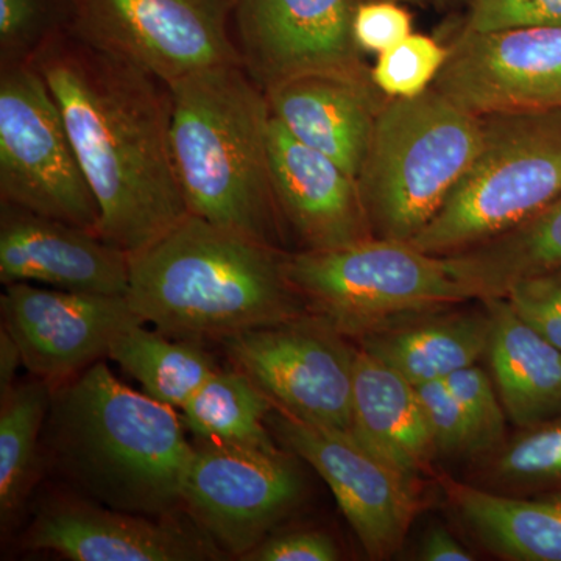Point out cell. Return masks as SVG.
Returning <instances> with one entry per match:
<instances>
[{"label":"cell","mask_w":561,"mask_h":561,"mask_svg":"<svg viewBox=\"0 0 561 561\" xmlns=\"http://www.w3.org/2000/svg\"><path fill=\"white\" fill-rule=\"evenodd\" d=\"M31 61L58 103L98 201L103 241L130 256L190 216L173 164L168 83L68 27Z\"/></svg>","instance_id":"obj_1"},{"label":"cell","mask_w":561,"mask_h":561,"mask_svg":"<svg viewBox=\"0 0 561 561\" xmlns=\"http://www.w3.org/2000/svg\"><path fill=\"white\" fill-rule=\"evenodd\" d=\"M171 405L122 383L95 362L54 391L46 445L84 500L138 515H171L192 448Z\"/></svg>","instance_id":"obj_2"},{"label":"cell","mask_w":561,"mask_h":561,"mask_svg":"<svg viewBox=\"0 0 561 561\" xmlns=\"http://www.w3.org/2000/svg\"><path fill=\"white\" fill-rule=\"evenodd\" d=\"M127 300L144 323L183 339H221L301 317L286 254L202 217L130 254Z\"/></svg>","instance_id":"obj_3"},{"label":"cell","mask_w":561,"mask_h":561,"mask_svg":"<svg viewBox=\"0 0 561 561\" xmlns=\"http://www.w3.org/2000/svg\"><path fill=\"white\" fill-rule=\"evenodd\" d=\"M173 164L187 210L278 249L267 95L239 62L169 84Z\"/></svg>","instance_id":"obj_4"},{"label":"cell","mask_w":561,"mask_h":561,"mask_svg":"<svg viewBox=\"0 0 561 561\" xmlns=\"http://www.w3.org/2000/svg\"><path fill=\"white\" fill-rule=\"evenodd\" d=\"M481 117L427 90L382 106L357 187L375 238L411 242L468 171L479 144Z\"/></svg>","instance_id":"obj_5"},{"label":"cell","mask_w":561,"mask_h":561,"mask_svg":"<svg viewBox=\"0 0 561 561\" xmlns=\"http://www.w3.org/2000/svg\"><path fill=\"white\" fill-rule=\"evenodd\" d=\"M481 144L440 213L411 242L435 256L513 230L561 195V106L481 117Z\"/></svg>","instance_id":"obj_6"},{"label":"cell","mask_w":561,"mask_h":561,"mask_svg":"<svg viewBox=\"0 0 561 561\" xmlns=\"http://www.w3.org/2000/svg\"><path fill=\"white\" fill-rule=\"evenodd\" d=\"M286 275L312 316L343 335L365 337L398 319L472 300L448 257L387 239L286 254Z\"/></svg>","instance_id":"obj_7"},{"label":"cell","mask_w":561,"mask_h":561,"mask_svg":"<svg viewBox=\"0 0 561 561\" xmlns=\"http://www.w3.org/2000/svg\"><path fill=\"white\" fill-rule=\"evenodd\" d=\"M0 201L98 232L101 210L32 61L0 68Z\"/></svg>","instance_id":"obj_8"},{"label":"cell","mask_w":561,"mask_h":561,"mask_svg":"<svg viewBox=\"0 0 561 561\" xmlns=\"http://www.w3.org/2000/svg\"><path fill=\"white\" fill-rule=\"evenodd\" d=\"M66 27L103 51L173 81L239 62L231 0H65Z\"/></svg>","instance_id":"obj_9"},{"label":"cell","mask_w":561,"mask_h":561,"mask_svg":"<svg viewBox=\"0 0 561 561\" xmlns=\"http://www.w3.org/2000/svg\"><path fill=\"white\" fill-rule=\"evenodd\" d=\"M220 342L234 367L247 373L280 411L316 426L353 430L357 350L327 321L298 317Z\"/></svg>","instance_id":"obj_10"},{"label":"cell","mask_w":561,"mask_h":561,"mask_svg":"<svg viewBox=\"0 0 561 561\" xmlns=\"http://www.w3.org/2000/svg\"><path fill=\"white\" fill-rule=\"evenodd\" d=\"M300 471L286 454L228 443L192 448L181 504L221 551L243 559L302 497Z\"/></svg>","instance_id":"obj_11"},{"label":"cell","mask_w":561,"mask_h":561,"mask_svg":"<svg viewBox=\"0 0 561 561\" xmlns=\"http://www.w3.org/2000/svg\"><path fill=\"white\" fill-rule=\"evenodd\" d=\"M268 427L328 483L371 559L400 551L420 505L412 478L373 453L353 432L316 426L280 409L268 416Z\"/></svg>","instance_id":"obj_12"},{"label":"cell","mask_w":561,"mask_h":561,"mask_svg":"<svg viewBox=\"0 0 561 561\" xmlns=\"http://www.w3.org/2000/svg\"><path fill=\"white\" fill-rule=\"evenodd\" d=\"M354 0H231L242 68L262 91L317 73L371 77L353 36Z\"/></svg>","instance_id":"obj_13"},{"label":"cell","mask_w":561,"mask_h":561,"mask_svg":"<svg viewBox=\"0 0 561 561\" xmlns=\"http://www.w3.org/2000/svg\"><path fill=\"white\" fill-rule=\"evenodd\" d=\"M0 305L3 328L20 346L22 365L55 389L106 356L122 330L144 321L127 297L31 283L7 284Z\"/></svg>","instance_id":"obj_14"},{"label":"cell","mask_w":561,"mask_h":561,"mask_svg":"<svg viewBox=\"0 0 561 561\" xmlns=\"http://www.w3.org/2000/svg\"><path fill=\"white\" fill-rule=\"evenodd\" d=\"M432 90L474 114L546 108L561 94V27L461 31Z\"/></svg>","instance_id":"obj_15"},{"label":"cell","mask_w":561,"mask_h":561,"mask_svg":"<svg viewBox=\"0 0 561 561\" xmlns=\"http://www.w3.org/2000/svg\"><path fill=\"white\" fill-rule=\"evenodd\" d=\"M28 546L73 561H205L221 549L192 519L114 511L92 502H57L38 513Z\"/></svg>","instance_id":"obj_16"},{"label":"cell","mask_w":561,"mask_h":561,"mask_svg":"<svg viewBox=\"0 0 561 561\" xmlns=\"http://www.w3.org/2000/svg\"><path fill=\"white\" fill-rule=\"evenodd\" d=\"M0 280L127 297L130 256L98 232L2 203Z\"/></svg>","instance_id":"obj_17"},{"label":"cell","mask_w":561,"mask_h":561,"mask_svg":"<svg viewBox=\"0 0 561 561\" xmlns=\"http://www.w3.org/2000/svg\"><path fill=\"white\" fill-rule=\"evenodd\" d=\"M268 153L280 220L289 225L302 251L345 249L375 238L356 179L294 138L275 117Z\"/></svg>","instance_id":"obj_18"},{"label":"cell","mask_w":561,"mask_h":561,"mask_svg":"<svg viewBox=\"0 0 561 561\" xmlns=\"http://www.w3.org/2000/svg\"><path fill=\"white\" fill-rule=\"evenodd\" d=\"M265 95L272 117L294 138L357 179L376 119L389 101L371 77L317 73L286 81Z\"/></svg>","instance_id":"obj_19"},{"label":"cell","mask_w":561,"mask_h":561,"mask_svg":"<svg viewBox=\"0 0 561 561\" xmlns=\"http://www.w3.org/2000/svg\"><path fill=\"white\" fill-rule=\"evenodd\" d=\"M351 432L412 479L438 454L416 386L362 348L354 360Z\"/></svg>","instance_id":"obj_20"},{"label":"cell","mask_w":561,"mask_h":561,"mask_svg":"<svg viewBox=\"0 0 561 561\" xmlns=\"http://www.w3.org/2000/svg\"><path fill=\"white\" fill-rule=\"evenodd\" d=\"M494 386L519 430L561 413V350L518 316L504 297L486 298Z\"/></svg>","instance_id":"obj_21"},{"label":"cell","mask_w":561,"mask_h":561,"mask_svg":"<svg viewBox=\"0 0 561 561\" xmlns=\"http://www.w3.org/2000/svg\"><path fill=\"white\" fill-rule=\"evenodd\" d=\"M490 335L489 311L451 312L371 332L362 337V350L419 387L476 365L489 351Z\"/></svg>","instance_id":"obj_22"},{"label":"cell","mask_w":561,"mask_h":561,"mask_svg":"<svg viewBox=\"0 0 561 561\" xmlns=\"http://www.w3.org/2000/svg\"><path fill=\"white\" fill-rule=\"evenodd\" d=\"M454 511L491 552L516 561H561V493L513 497L463 483L448 489Z\"/></svg>","instance_id":"obj_23"},{"label":"cell","mask_w":561,"mask_h":561,"mask_svg":"<svg viewBox=\"0 0 561 561\" xmlns=\"http://www.w3.org/2000/svg\"><path fill=\"white\" fill-rule=\"evenodd\" d=\"M446 257L479 300L504 297L512 284L561 267V195L513 230Z\"/></svg>","instance_id":"obj_24"},{"label":"cell","mask_w":561,"mask_h":561,"mask_svg":"<svg viewBox=\"0 0 561 561\" xmlns=\"http://www.w3.org/2000/svg\"><path fill=\"white\" fill-rule=\"evenodd\" d=\"M106 357L135 378L144 393L180 409L217 370L210 354L197 343L171 341L164 332L144 328V321L122 330Z\"/></svg>","instance_id":"obj_25"},{"label":"cell","mask_w":561,"mask_h":561,"mask_svg":"<svg viewBox=\"0 0 561 561\" xmlns=\"http://www.w3.org/2000/svg\"><path fill=\"white\" fill-rule=\"evenodd\" d=\"M273 405L247 373L217 368L181 408V421L198 442L275 449L268 427Z\"/></svg>","instance_id":"obj_26"},{"label":"cell","mask_w":561,"mask_h":561,"mask_svg":"<svg viewBox=\"0 0 561 561\" xmlns=\"http://www.w3.org/2000/svg\"><path fill=\"white\" fill-rule=\"evenodd\" d=\"M55 387L38 381L16 383L0 398V515L10 519L27 497L36 463L39 437L46 426Z\"/></svg>","instance_id":"obj_27"},{"label":"cell","mask_w":561,"mask_h":561,"mask_svg":"<svg viewBox=\"0 0 561 561\" xmlns=\"http://www.w3.org/2000/svg\"><path fill=\"white\" fill-rule=\"evenodd\" d=\"M522 431L497 454V478L527 489L561 485V413Z\"/></svg>","instance_id":"obj_28"},{"label":"cell","mask_w":561,"mask_h":561,"mask_svg":"<svg viewBox=\"0 0 561 561\" xmlns=\"http://www.w3.org/2000/svg\"><path fill=\"white\" fill-rule=\"evenodd\" d=\"M448 51V47L434 38L411 33L397 46L378 55L371 68L373 83L389 99L419 98L437 79Z\"/></svg>","instance_id":"obj_29"},{"label":"cell","mask_w":561,"mask_h":561,"mask_svg":"<svg viewBox=\"0 0 561 561\" xmlns=\"http://www.w3.org/2000/svg\"><path fill=\"white\" fill-rule=\"evenodd\" d=\"M66 27L49 0H0V68L31 61L50 35Z\"/></svg>","instance_id":"obj_30"},{"label":"cell","mask_w":561,"mask_h":561,"mask_svg":"<svg viewBox=\"0 0 561 561\" xmlns=\"http://www.w3.org/2000/svg\"><path fill=\"white\" fill-rule=\"evenodd\" d=\"M445 382L470 423L476 453L496 448L504 440L507 413L489 375L471 365L453 373Z\"/></svg>","instance_id":"obj_31"},{"label":"cell","mask_w":561,"mask_h":561,"mask_svg":"<svg viewBox=\"0 0 561 561\" xmlns=\"http://www.w3.org/2000/svg\"><path fill=\"white\" fill-rule=\"evenodd\" d=\"M504 298L529 327L561 350V267L512 284Z\"/></svg>","instance_id":"obj_32"},{"label":"cell","mask_w":561,"mask_h":561,"mask_svg":"<svg viewBox=\"0 0 561 561\" xmlns=\"http://www.w3.org/2000/svg\"><path fill=\"white\" fill-rule=\"evenodd\" d=\"M416 390L438 454H474L476 445L470 423L445 379L421 383Z\"/></svg>","instance_id":"obj_33"},{"label":"cell","mask_w":561,"mask_h":561,"mask_svg":"<svg viewBox=\"0 0 561 561\" xmlns=\"http://www.w3.org/2000/svg\"><path fill=\"white\" fill-rule=\"evenodd\" d=\"M561 27V0H472L463 31Z\"/></svg>","instance_id":"obj_34"},{"label":"cell","mask_w":561,"mask_h":561,"mask_svg":"<svg viewBox=\"0 0 561 561\" xmlns=\"http://www.w3.org/2000/svg\"><path fill=\"white\" fill-rule=\"evenodd\" d=\"M411 33L412 18L402 3L373 0L359 3L354 10L353 36L362 54H382Z\"/></svg>","instance_id":"obj_35"},{"label":"cell","mask_w":561,"mask_h":561,"mask_svg":"<svg viewBox=\"0 0 561 561\" xmlns=\"http://www.w3.org/2000/svg\"><path fill=\"white\" fill-rule=\"evenodd\" d=\"M242 560L335 561L341 560V551L335 541L324 531L298 530L265 538Z\"/></svg>","instance_id":"obj_36"},{"label":"cell","mask_w":561,"mask_h":561,"mask_svg":"<svg viewBox=\"0 0 561 561\" xmlns=\"http://www.w3.org/2000/svg\"><path fill=\"white\" fill-rule=\"evenodd\" d=\"M424 561H472L474 557L463 548L451 531L445 527H432L420 549Z\"/></svg>","instance_id":"obj_37"},{"label":"cell","mask_w":561,"mask_h":561,"mask_svg":"<svg viewBox=\"0 0 561 561\" xmlns=\"http://www.w3.org/2000/svg\"><path fill=\"white\" fill-rule=\"evenodd\" d=\"M22 364L20 346L11 337L10 332L2 328L0 332V398L5 397L16 383L18 368Z\"/></svg>","instance_id":"obj_38"},{"label":"cell","mask_w":561,"mask_h":561,"mask_svg":"<svg viewBox=\"0 0 561 561\" xmlns=\"http://www.w3.org/2000/svg\"><path fill=\"white\" fill-rule=\"evenodd\" d=\"M364 2H373V0H354L356 5ZM390 2L402 3V5H404V3H409V5L427 7L431 5V3H434V0H390Z\"/></svg>","instance_id":"obj_39"},{"label":"cell","mask_w":561,"mask_h":561,"mask_svg":"<svg viewBox=\"0 0 561 561\" xmlns=\"http://www.w3.org/2000/svg\"><path fill=\"white\" fill-rule=\"evenodd\" d=\"M549 106H561V94L557 95V98L553 99V101L551 102V105H549Z\"/></svg>","instance_id":"obj_40"}]
</instances>
